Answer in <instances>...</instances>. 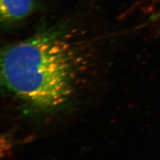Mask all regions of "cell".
Listing matches in <instances>:
<instances>
[{"label": "cell", "mask_w": 160, "mask_h": 160, "mask_svg": "<svg viewBox=\"0 0 160 160\" xmlns=\"http://www.w3.org/2000/svg\"><path fill=\"white\" fill-rule=\"evenodd\" d=\"M91 34L72 18L0 47V89L43 112L63 108L76 95L93 59Z\"/></svg>", "instance_id": "1"}, {"label": "cell", "mask_w": 160, "mask_h": 160, "mask_svg": "<svg viewBox=\"0 0 160 160\" xmlns=\"http://www.w3.org/2000/svg\"><path fill=\"white\" fill-rule=\"evenodd\" d=\"M43 0H0V29L16 27L38 12Z\"/></svg>", "instance_id": "2"}, {"label": "cell", "mask_w": 160, "mask_h": 160, "mask_svg": "<svg viewBox=\"0 0 160 160\" xmlns=\"http://www.w3.org/2000/svg\"><path fill=\"white\" fill-rule=\"evenodd\" d=\"M10 140L4 136H0V158L3 157L11 149Z\"/></svg>", "instance_id": "3"}, {"label": "cell", "mask_w": 160, "mask_h": 160, "mask_svg": "<svg viewBox=\"0 0 160 160\" xmlns=\"http://www.w3.org/2000/svg\"><path fill=\"white\" fill-rule=\"evenodd\" d=\"M158 6H159V13L160 14V0H158Z\"/></svg>", "instance_id": "4"}]
</instances>
